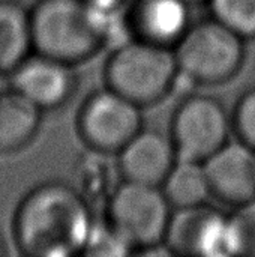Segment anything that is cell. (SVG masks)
<instances>
[{"label": "cell", "mask_w": 255, "mask_h": 257, "mask_svg": "<svg viewBox=\"0 0 255 257\" xmlns=\"http://www.w3.org/2000/svg\"><path fill=\"white\" fill-rule=\"evenodd\" d=\"M95 209L71 182L47 181L23 196L12 217V239L26 257L83 256Z\"/></svg>", "instance_id": "obj_1"}, {"label": "cell", "mask_w": 255, "mask_h": 257, "mask_svg": "<svg viewBox=\"0 0 255 257\" xmlns=\"http://www.w3.org/2000/svg\"><path fill=\"white\" fill-rule=\"evenodd\" d=\"M98 9L84 0H38L30 8L33 51L81 65L107 48L116 29L125 24V14Z\"/></svg>", "instance_id": "obj_2"}, {"label": "cell", "mask_w": 255, "mask_h": 257, "mask_svg": "<svg viewBox=\"0 0 255 257\" xmlns=\"http://www.w3.org/2000/svg\"><path fill=\"white\" fill-rule=\"evenodd\" d=\"M179 65L173 48L128 38L114 47L104 66V83L141 108L161 102L173 90Z\"/></svg>", "instance_id": "obj_3"}, {"label": "cell", "mask_w": 255, "mask_h": 257, "mask_svg": "<svg viewBox=\"0 0 255 257\" xmlns=\"http://www.w3.org/2000/svg\"><path fill=\"white\" fill-rule=\"evenodd\" d=\"M104 218L131 254L158 253L171 220L173 208L161 187L122 181L105 203Z\"/></svg>", "instance_id": "obj_4"}, {"label": "cell", "mask_w": 255, "mask_h": 257, "mask_svg": "<svg viewBox=\"0 0 255 257\" xmlns=\"http://www.w3.org/2000/svg\"><path fill=\"white\" fill-rule=\"evenodd\" d=\"M245 39L210 18L192 24L173 48L182 77L197 84H219L242 66Z\"/></svg>", "instance_id": "obj_5"}, {"label": "cell", "mask_w": 255, "mask_h": 257, "mask_svg": "<svg viewBox=\"0 0 255 257\" xmlns=\"http://www.w3.org/2000/svg\"><path fill=\"white\" fill-rule=\"evenodd\" d=\"M143 108L104 86L81 104L75 130L87 149L116 155L144 128Z\"/></svg>", "instance_id": "obj_6"}, {"label": "cell", "mask_w": 255, "mask_h": 257, "mask_svg": "<svg viewBox=\"0 0 255 257\" xmlns=\"http://www.w3.org/2000/svg\"><path fill=\"white\" fill-rule=\"evenodd\" d=\"M231 126L233 122L218 99L192 95L177 105L170 137L179 158L203 163L228 142Z\"/></svg>", "instance_id": "obj_7"}, {"label": "cell", "mask_w": 255, "mask_h": 257, "mask_svg": "<svg viewBox=\"0 0 255 257\" xmlns=\"http://www.w3.org/2000/svg\"><path fill=\"white\" fill-rule=\"evenodd\" d=\"M227 229L228 215L207 203L173 209L164 245L170 256H230Z\"/></svg>", "instance_id": "obj_8"}, {"label": "cell", "mask_w": 255, "mask_h": 257, "mask_svg": "<svg viewBox=\"0 0 255 257\" xmlns=\"http://www.w3.org/2000/svg\"><path fill=\"white\" fill-rule=\"evenodd\" d=\"M8 77L9 86L44 113L66 105L78 87L75 66L35 51Z\"/></svg>", "instance_id": "obj_9"}, {"label": "cell", "mask_w": 255, "mask_h": 257, "mask_svg": "<svg viewBox=\"0 0 255 257\" xmlns=\"http://www.w3.org/2000/svg\"><path fill=\"white\" fill-rule=\"evenodd\" d=\"M125 24L129 38L174 48L192 26L189 0H131Z\"/></svg>", "instance_id": "obj_10"}, {"label": "cell", "mask_w": 255, "mask_h": 257, "mask_svg": "<svg viewBox=\"0 0 255 257\" xmlns=\"http://www.w3.org/2000/svg\"><path fill=\"white\" fill-rule=\"evenodd\" d=\"M203 164L218 200L239 206L255 199V151L243 142H227Z\"/></svg>", "instance_id": "obj_11"}, {"label": "cell", "mask_w": 255, "mask_h": 257, "mask_svg": "<svg viewBox=\"0 0 255 257\" xmlns=\"http://www.w3.org/2000/svg\"><path fill=\"white\" fill-rule=\"evenodd\" d=\"M170 134L143 128L117 154L116 161L122 181L161 187L177 161Z\"/></svg>", "instance_id": "obj_12"}, {"label": "cell", "mask_w": 255, "mask_h": 257, "mask_svg": "<svg viewBox=\"0 0 255 257\" xmlns=\"http://www.w3.org/2000/svg\"><path fill=\"white\" fill-rule=\"evenodd\" d=\"M44 111L8 86L0 89V154L26 149L38 136Z\"/></svg>", "instance_id": "obj_13"}, {"label": "cell", "mask_w": 255, "mask_h": 257, "mask_svg": "<svg viewBox=\"0 0 255 257\" xmlns=\"http://www.w3.org/2000/svg\"><path fill=\"white\" fill-rule=\"evenodd\" d=\"M32 53L30 9L18 0H0V74H11Z\"/></svg>", "instance_id": "obj_14"}, {"label": "cell", "mask_w": 255, "mask_h": 257, "mask_svg": "<svg viewBox=\"0 0 255 257\" xmlns=\"http://www.w3.org/2000/svg\"><path fill=\"white\" fill-rule=\"evenodd\" d=\"M161 190L173 209L207 203L212 196L204 164L183 158H177L161 184Z\"/></svg>", "instance_id": "obj_15"}, {"label": "cell", "mask_w": 255, "mask_h": 257, "mask_svg": "<svg viewBox=\"0 0 255 257\" xmlns=\"http://www.w3.org/2000/svg\"><path fill=\"white\" fill-rule=\"evenodd\" d=\"M114 155L89 149L78 163L74 185L93 209L99 205L105 206L110 196L122 182L117 161H111Z\"/></svg>", "instance_id": "obj_16"}, {"label": "cell", "mask_w": 255, "mask_h": 257, "mask_svg": "<svg viewBox=\"0 0 255 257\" xmlns=\"http://www.w3.org/2000/svg\"><path fill=\"white\" fill-rule=\"evenodd\" d=\"M228 254L255 257V199L228 215Z\"/></svg>", "instance_id": "obj_17"}, {"label": "cell", "mask_w": 255, "mask_h": 257, "mask_svg": "<svg viewBox=\"0 0 255 257\" xmlns=\"http://www.w3.org/2000/svg\"><path fill=\"white\" fill-rule=\"evenodd\" d=\"M210 11L243 39L255 36V0H210Z\"/></svg>", "instance_id": "obj_18"}, {"label": "cell", "mask_w": 255, "mask_h": 257, "mask_svg": "<svg viewBox=\"0 0 255 257\" xmlns=\"http://www.w3.org/2000/svg\"><path fill=\"white\" fill-rule=\"evenodd\" d=\"M129 248L113 230L105 218L95 220L92 232L89 235L87 244L84 247L83 256H128Z\"/></svg>", "instance_id": "obj_19"}, {"label": "cell", "mask_w": 255, "mask_h": 257, "mask_svg": "<svg viewBox=\"0 0 255 257\" xmlns=\"http://www.w3.org/2000/svg\"><path fill=\"white\" fill-rule=\"evenodd\" d=\"M231 122L239 140L255 151V87L239 99Z\"/></svg>", "instance_id": "obj_20"}, {"label": "cell", "mask_w": 255, "mask_h": 257, "mask_svg": "<svg viewBox=\"0 0 255 257\" xmlns=\"http://www.w3.org/2000/svg\"><path fill=\"white\" fill-rule=\"evenodd\" d=\"M89 5L102 9V11H108V12H116V11H122L131 0H84Z\"/></svg>", "instance_id": "obj_21"}, {"label": "cell", "mask_w": 255, "mask_h": 257, "mask_svg": "<svg viewBox=\"0 0 255 257\" xmlns=\"http://www.w3.org/2000/svg\"><path fill=\"white\" fill-rule=\"evenodd\" d=\"M6 253H8V250H6V244H5L3 238L0 236V256H5Z\"/></svg>", "instance_id": "obj_22"}]
</instances>
